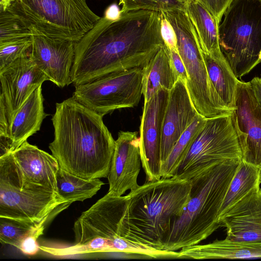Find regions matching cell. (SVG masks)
Listing matches in <instances>:
<instances>
[{
    "mask_svg": "<svg viewBox=\"0 0 261 261\" xmlns=\"http://www.w3.org/2000/svg\"><path fill=\"white\" fill-rule=\"evenodd\" d=\"M162 16L160 11L138 10L121 12L114 20L101 17L76 43L72 84H85L114 71L144 68L165 44Z\"/></svg>",
    "mask_w": 261,
    "mask_h": 261,
    "instance_id": "obj_1",
    "label": "cell"
},
{
    "mask_svg": "<svg viewBox=\"0 0 261 261\" xmlns=\"http://www.w3.org/2000/svg\"><path fill=\"white\" fill-rule=\"evenodd\" d=\"M102 117L73 96L56 103L49 148L60 168L87 179L108 177L115 140Z\"/></svg>",
    "mask_w": 261,
    "mask_h": 261,
    "instance_id": "obj_2",
    "label": "cell"
},
{
    "mask_svg": "<svg viewBox=\"0 0 261 261\" xmlns=\"http://www.w3.org/2000/svg\"><path fill=\"white\" fill-rule=\"evenodd\" d=\"M191 180L174 177L145 181L125 196L120 235L147 248L164 250L172 223L191 197Z\"/></svg>",
    "mask_w": 261,
    "mask_h": 261,
    "instance_id": "obj_3",
    "label": "cell"
},
{
    "mask_svg": "<svg viewBox=\"0 0 261 261\" xmlns=\"http://www.w3.org/2000/svg\"><path fill=\"white\" fill-rule=\"evenodd\" d=\"M241 161L216 164L190 179V199L180 216L173 220L164 250L177 251L198 244L221 227L220 208Z\"/></svg>",
    "mask_w": 261,
    "mask_h": 261,
    "instance_id": "obj_4",
    "label": "cell"
},
{
    "mask_svg": "<svg viewBox=\"0 0 261 261\" xmlns=\"http://www.w3.org/2000/svg\"><path fill=\"white\" fill-rule=\"evenodd\" d=\"M126 207L125 196L107 193L75 221V243L66 247L41 246V250L56 256L92 253H123L126 240L120 235L121 220Z\"/></svg>",
    "mask_w": 261,
    "mask_h": 261,
    "instance_id": "obj_5",
    "label": "cell"
},
{
    "mask_svg": "<svg viewBox=\"0 0 261 261\" xmlns=\"http://www.w3.org/2000/svg\"><path fill=\"white\" fill-rule=\"evenodd\" d=\"M223 17L220 49L240 78L261 63V0H231Z\"/></svg>",
    "mask_w": 261,
    "mask_h": 261,
    "instance_id": "obj_6",
    "label": "cell"
},
{
    "mask_svg": "<svg viewBox=\"0 0 261 261\" xmlns=\"http://www.w3.org/2000/svg\"><path fill=\"white\" fill-rule=\"evenodd\" d=\"M8 10L31 30L78 42L101 17L86 0H13Z\"/></svg>",
    "mask_w": 261,
    "mask_h": 261,
    "instance_id": "obj_7",
    "label": "cell"
},
{
    "mask_svg": "<svg viewBox=\"0 0 261 261\" xmlns=\"http://www.w3.org/2000/svg\"><path fill=\"white\" fill-rule=\"evenodd\" d=\"M71 204L51 189L25 181L11 152L0 156V217L40 222Z\"/></svg>",
    "mask_w": 261,
    "mask_h": 261,
    "instance_id": "obj_8",
    "label": "cell"
},
{
    "mask_svg": "<svg viewBox=\"0 0 261 261\" xmlns=\"http://www.w3.org/2000/svg\"><path fill=\"white\" fill-rule=\"evenodd\" d=\"M162 13L174 30L177 49L188 75L186 85L198 113L205 118L231 115L232 111L225 106L210 81L196 31L186 10Z\"/></svg>",
    "mask_w": 261,
    "mask_h": 261,
    "instance_id": "obj_9",
    "label": "cell"
},
{
    "mask_svg": "<svg viewBox=\"0 0 261 261\" xmlns=\"http://www.w3.org/2000/svg\"><path fill=\"white\" fill-rule=\"evenodd\" d=\"M230 160H242L231 115L206 118L172 177L189 180L216 164Z\"/></svg>",
    "mask_w": 261,
    "mask_h": 261,
    "instance_id": "obj_10",
    "label": "cell"
},
{
    "mask_svg": "<svg viewBox=\"0 0 261 261\" xmlns=\"http://www.w3.org/2000/svg\"><path fill=\"white\" fill-rule=\"evenodd\" d=\"M143 68L112 72L76 85L73 97L99 115L134 108L143 95Z\"/></svg>",
    "mask_w": 261,
    "mask_h": 261,
    "instance_id": "obj_11",
    "label": "cell"
},
{
    "mask_svg": "<svg viewBox=\"0 0 261 261\" xmlns=\"http://www.w3.org/2000/svg\"><path fill=\"white\" fill-rule=\"evenodd\" d=\"M169 90L161 88L144 102L140 126L141 165L146 181L162 178L161 146L163 123Z\"/></svg>",
    "mask_w": 261,
    "mask_h": 261,
    "instance_id": "obj_12",
    "label": "cell"
},
{
    "mask_svg": "<svg viewBox=\"0 0 261 261\" xmlns=\"http://www.w3.org/2000/svg\"><path fill=\"white\" fill-rule=\"evenodd\" d=\"M242 152V160L261 168V106L250 82L238 81L235 108L231 115Z\"/></svg>",
    "mask_w": 261,
    "mask_h": 261,
    "instance_id": "obj_13",
    "label": "cell"
},
{
    "mask_svg": "<svg viewBox=\"0 0 261 261\" xmlns=\"http://www.w3.org/2000/svg\"><path fill=\"white\" fill-rule=\"evenodd\" d=\"M0 101L5 105L9 125L32 93L48 81L32 60L30 51L0 70Z\"/></svg>",
    "mask_w": 261,
    "mask_h": 261,
    "instance_id": "obj_14",
    "label": "cell"
},
{
    "mask_svg": "<svg viewBox=\"0 0 261 261\" xmlns=\"http://www.w3.org/2000/svg\"><path fill=\"white\" fill-rule=\"evenodd\" d=\"M32 33L30 54L33 61L57 86L64 88L72 84L71 71L77 42L54 38L35 30Z\"/></svg>",
    "mask_w": 261,
    "mask_h": 261,
    "instance_id": "obj_15",
    "label": "cell"
},
{
    "mask_svg": "<svg viewBox=\"0 0 261 261\" xmlns=\"http://www.w3.org/2000/svg\"><path fill=\"white\" fill-rule=\"evenodd\" d=\"M141 164L139 137L136 132L120 131L115 146L107 177V193L117 196L137 188Z\"/></svg>",
    "mask_w": 261,
    "mask_h": 261,
    "instance_id": "obj_16",
    "label": "cell"
},
{
    "mask_svg": "<svg viewBox=\"0 0 261 261\" xmlns=\"http://www.w3.org/2000/svg\"><path fill=\"white\" fill-rule=\"evenodd\" d=\"M221 227L226 230V239L261 242V188L250 190L220 216Z\"/></svg>",
    "mask_w": 261,
    "mask_h": 261,
    "instance_id": "obj_17",
    "label": "cell"
},
{
    "mask_svg": "<svg viewBox=\"0 0 261 261\" xmlns=\"http://www.w3.org/2000/svg\"><path fill=\"white\" fill-rule=\"evenodd\" d=\"M199 114L191 100L186 83L178 79L169 90L163 119L162 166L181 135Z\"/></svg>",
    "mask_w": 261,
    "mask_h": 261,
    "instance_id": "obj_18",
    "label": "cell"
},
{
    "mask_svg": "<svg viewBox=\"0 0 261 261\" xmlns=\"http://www.w3.org/2000/svg\"><path fill=\"white\" fill-rule=\"evenodd\" d=\"M41 86L32 93L17 111L9 125L7 138L0 140V156L13 151L40 130L47 115L44 110Z\"/></svg>",
    "mask_w": 261,
    "mask_h": 261,
    "instance_id": "obj_19",
    "label": "cell"
},
{
    "mask_svg": "<svg viewBox=\"0 0 261 261\" xmlns=\"http://www.w3.org/2000/svg\"><path fill=\"white\" fill-rule=\"evenodd\" d=\"M11 153L25 181L58 193L56 175L60 166L52 154L27 141Z\"/></svg>",
    "mask_w": 261,
    "mask_h": 261,
    "instance_id": "obj_20",
    "label": "cell"
},
{
    "mask_svg": "<svg viewBox=\"0 0 261 261\" xmlns=\"http://www.w3.org/2000/svg\"><path fill=\"white\" fill-rule=\"evenodd\" d=\"M177 258L242 259L261 258V242L234 241L225 239L188 246L178 250Z\"/></svg>",
    "mask_w": 261,
    "mask_h": 261,
    "instance_id": "obj_21",
    "label": "cell"
},
{
    "mask_svg": "<svg viewBox=\"0 0 261 261\" xmlns=\"http://www.w3.org/2000/svg\"><path fill=\"white\" fill-rule=\"evenodd\" d=\"M202 55L210 81L225 106L233 111L239 80L222 52Z\"/></svg>",
    "mask_w": 261,
    "mask_h": 261,
    "instance_id": "obj_22",
    "label": "cell"
},
{
    "mask_svg": "<svg viewBox=\"0 0 261 261\" xmlns=\"http://www.w3.org/2000/svg\"><path fill=\"white\" fill-rule=\"evenodd\" d=\"M143 70L144 102L148 101L161 88L170 90L177 81L170 63L169 49L165 44Z\"/></svg>",
    "mask_w": 261,
    "mask_h": 261,
    "instance_id": "obj_23",
    "label": "cell"
},
{
    "mask_svg": "<svg viewBox=\"0 0 261 261\" xmlns=\"http://www.w3.org/2000/svg\"><path fill=\"white\" fill-rule=\"evenodd\" d=\"M185 10L196 31L202 52L208 54L221 52L219 23L214 16L197 0H187Z\"/></svg>",
    "mask_w": 261,
    "mask_h": 261,
    "instance_id": "obj_24",
    "label": "cell"
},
{
    "mask_svg": "<svg viewBox=\"0 0 261 261\" xmlns=\"http://www.w3.org/2000/svg\"><path fill=\"white\" fill-rule=\"evenodd\" d=\"M260 184L261 168L242 160L224 198L219 217L250 190L260 186Z\"/></svg>",
    "mask_w": 261,
    "mask_h": 261,
    "instance_id": "obj_25",
    "label": "cell"
},
{
    "mask_svg": "<svg viewBox=\"0 0 261 261\" xmlns=\"http://www.w3.org/2000/svg\"><path fill=\"white\" fill-rule=\"evenodd\" d=\"M58 194L66 201H83L94 196L105 184L99 178L87 179L59 167L56 175Z\"/></svg>",
    "mask_w": 261,
    "mask_h": 261,
    "instance_id": "obj_26",
    "label": "cell"
},
{
    "mask_svg": "<svg viewBox=\"0 0 261 261\" xmlns=\"http://www.w3.org/2000/svg\"><path fill=\"white\" fill-rule=\"evenodd\" d=\"M206 119L199 114L181 135L162 166V178L172 177L173 172L187 153L197 134L205 123Z\"/></svg>",
    "mask_w": 261,
    "mask_h": 261,
    "instance_id": "obj_27",
    "label": "cell"
},
{
    "mask_svg": "<svg viewBox=\"0 0 261 261\" xmlns=\"http://www.w3.org/2000/svg\"><path fill=\"white\" fill-rule=\"evenodd\" d=\"M50 216L40 222H31L12 218L0 217V242L18 248L23 240L45 226Z\"/></svg>",
    "mask_w": 261,
    "mask_h": 261,
    "instance_id": "obj_28",
    "label": "cell"
},
{
    "mask_svg": "<svg viewBox=\"0 0 261 261\" xmlns=\"http://www.w3.org/2000/svg\"><path fill=\"white\" fill-rule=\"evenodd\" d=\"M24 22L8 10L0 11V45L31 37Z\"/></svg>",
    "mask_w": 261,
    "mask_h": 261,
    "instance_id": "obj_29",
    "label": "cell"
},
{
    "mask_svg": "<svg viewBox=\"0 0 261 261\" xmlns=\"http://www.w3.org/2000/svg\"><path fill=\"white\" fill-rule=\"evenodd\" d=\"M184 0H120L121 12L138 10H150L160 12L174 9L185 10Z\"/></svg>",
    "mask_w": 261,
    "mask_h": 261,
    "instance_id": "obj_30",
    "label": "cell"
},
{
    "mask_svg": "<svg viewBox=\"0 0 261 261\" xmlns=\"http://www.w3.org/2000/svg\"><path fill=\"white\" fill-rule=\"evenodd\" d=\"M32 37L0 45V70L31 51Z\"/></svg>",
    "mask_w": 261,
    "mask_h": 261,
    "instance_id": "obj_31",
    "label": "cell"
},
{
    "mask_svg": "<svg viewBox=\"0 0 261 261\" xmlns=\"http://www.w3.org/2000/svg\"><path fill=\"white\" fill-rule=\"evenodd\" d=\"M45 227V226H42L34 233L24 238L18 249L24 254L29 255L36 254L40 249V246L37 241L38 238L43 234Z\"/></svg>",
    "mask_w": 261,
    "mask_h": 261,
    "instance_id": "obj_32",
    "label": "cell"
},
{
    "mask_svg": "<svg viewBox=\"0 0 261 261\" xmlns=\"http://www.w3.org/2000/svg\"><path fill=\"white\" fill-rule=\"evenodd\" d=\"M169 49L170 63L174 74L177 80H181L186 83L188 80V75L185 64L177 49Z\"/></svg>",
    "mask_w": 261,
    "mask_h": 261,
    "instance_id": "obj_33",
    "label": "cell"
},
{
    "mask_svg": "<svg viewBox=\"0 0 261 261\" xmlns=\"http://www.w3.org/2000/svg\"><path fill=\"white\" fill-rule=\"evenodd\" d=\"M214 16L220 24L226 7L231 0H197Z\"/></svg>",
    "mask_w": 261,
    "mask_h": 261,
    "instance_id": "obj_34",
    "label": "cell"
},
{
    "mask_svg": "<svg viewBox=\"0 0 261 261\" xmlns=\"http://www.w3.org/2000/svg\"><path fill=\"white\" fill-rule=\"evenodd\" d=\"M162 15L161 30L165 44L169 48H177V40L174 30L162 12Z\"/></svg>",
    "mask_w": 261,
    "mask_h": 261,
    "instance_id": "obj_35",
    "label": "cell"
},
{
    "mask_svg": "<svg viewBox=\"0 0 261 261\" xmlns=\"http://www.w3.org/2000/svg\"><path fill=\"white\" fill-rule=\"evenodd\" d=\"M250 83L254 96L261 106V78L255 76L252 79Z\"/></svg>",
    "mask_w": 261,
    "mask_h": 261,
    "instance_id": "obj_36",
    "label": "cell"
},
{
    "mask_svg": "<svg viewBox=\"0 0 261 261\" xmlns=\"http://www.w3.org/2000/svg\"><path fill=\"white\" fill-rule=\"evenodd\" d=\"M120 10L116 4H112L106 9L104 17L111 20L116 19L121 14Z\"/></svg>",
    "mask_w": 261,
    "mask_h": 261,
    "instance_id": "obj_37",
    "label": "cell"
},
{
    "mask_svg": "<svg viewBox=\"0 0 261 261\" xmlns=\"http://www.w3.org/2000/svg\"><path fill=\"white\" fill-rule=\"evenodd\" d=\"M13 0H0V11L8 10Z\"/></svg>",
    "mask_w": 261,
    "mask_h": 261,
    "instance_id": "obj_38",
    "label": "cell"
},
{
    "mask_svg": "<svg viewBox=\"0 0 261 261\" xmlns=\"http://www.w3.org/2000/svg\"><path fill=\"white\" fill-rule=\"evenodd\" d=\"M184 1H187V0H184Z\"/></svg>",
    "mask_w": 261,
    "mask_h": 261,
    "instance_id": "obj_39",
    "label": "cell"
}]
</instances>
